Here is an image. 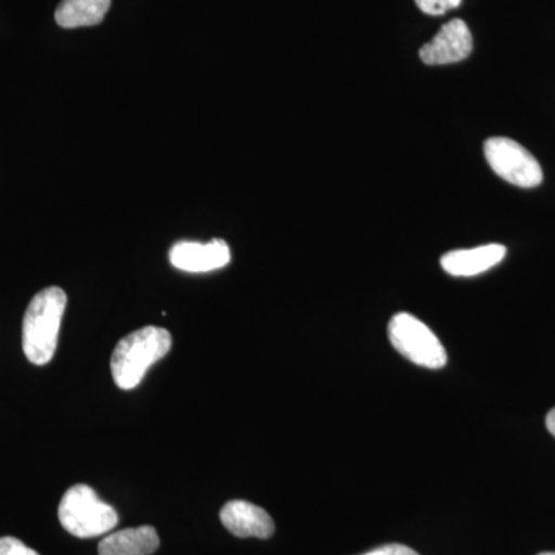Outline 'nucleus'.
<instances>
[{"instance_id": "obj_1", "label": "nucleus", "mask_w": 555, "mask_h": 555, "mask_svg": "<svg viewBox=\"0 0 555 555\" xmlns=\"http://www.w3.org/2000/svg\"><path fill=\"white\" fill-rule=\"evenodd\" d=\"M67 295L61 287H47L33 297L22 324L25 357L36 366L50 363L60 338Z\"/></svg>"}, {"instance_id": "obj_2", "label": "nucleus", "mask_w": 555, "mask_h": 555, "mask_svg": "<svg viewBox=\"0 0 555 555\" xmlns=\"http://www.w3.org/2000/svg\"><path fill=\"white\" fill-rule=\"evenodd\" d=\"M171 349L167 328L147 326L120 339L112 356V374L116 386L134 389L153 364L163 360Z\"/></svg>"}, {"instance_id": "obj_3", "label": "nucleus", "mask_w": 555, "mask_h": 555, "mask_svg": "<svg viewBox=\"0 0 555 555\" xmlns=\"http://www.w3.org/2000/svg\"><path fill=\"white\" fill-rule=\"evenodd\" d=\"M60 520L69 534L79 539H93L115 529L119 517L90 486L75 485L62 496Z\"/></svg>"}, {"instance_id": "obj_4", "label": "nucleus", "mask_w": 555, "mask_h": 555, "mask_svg": "<svg viewBox=\"0 0 555 555\" xmlns=\"http://www.w3.org/2000/svg\"><path fill=\"white\" fill-rule=\"evenodd\" d=\"M389 339L401 356L427 369L447 366L448 356L437 335L411 313H397L390 320Z\"/></svg>"}, {"instance_id": "obj_5", "label": "nucleus", "mask_w": 555, "mask_h": 555, "mask_svg": "<svg viewBox=\"0 0 555 555\" xmlns=\"http://www.w3.org/2000/svg\"><path fill=\"white\" fill-rule=\"evenodd\" d=\"M485 156L492 171L517 188L531 189L542 184L543 170L539 160L518 142L509 138H489Z\"/></svg>"}, {"instance_id": "obj_6", "label": "nucleus", "mask_w": 555, "mask_h": 555, "mask_svg": "<svg viewBox=\"0 0 555 555\" xmlns=\"http://www.w3.org/2000/svg\"><path fill=\"white\" fill-rule=\"evenodd\" d=\"M170 262L173 268L189 273H206L225 268L232 259L224 240L179 241L170 248Z\"/></svg>"}, {"instance_id": "obj_7", "label": "nucleus", "mask_w": 555, "mask_h": 555, "mask_svg": "<svg viewBox=\"0 0 555 555\" xmlns=\"http://www.w3.org/2000/svg\"><path fill=\"white\" fill-rule=\"evenodd\" d=\"M474 40L465 21L448 22L436 38L420 50V57L426 65H449L465 61L473 53Z\"/></svg>"}, {"instance_id": "obj_8", "label": "nucleus", "mask_w": 555, "mask_h": 555, "mask_svg": "<svg viewBox=\"0 0 555 555\" xmlns=\"http://www.w3.org/2000/svg\"><path fill=\"white\" fill-rule=\"evenodd\" d=\"M219 517H221L225 529L241 539L257 537V539L264 540L270 539L275 532L272 517L262 507L244 502V500H232V502L225 503Z\"/></svg>"}, {"instance_id": "obj_9", "label": "nucleus", "mask_w": 555, "mask_h": 555, "mask_svg": "<svg viewBox=\"0 0 555 555\" xmlns=\"http://www.w3.org/2000/svg\"><path fill=\"white\" fill-rule=\"evenodd\" d=\"M506 257V247L502 244H486L466 250H454L441 257V268L452 276H477L486 270L495 268Z\"/></svg>"}, {"instance_id": "obj_10", "label": "nucleus", "mask_w": 555, "mask_h": 555, "mask_svg": "<svg viewBox=\"0 0 555 555\" xmlns=\"http://www.w3.org/2000/svg\"><path fill=\"white\" fill-rule=\"evenodd\" d=\"M159 535L153 526L122 529L100 543V555H152L159 547Z\"/></svg>"}, {"instance_id": "obj_11", "label": "nucleus", "mask_w": 555, "mask_h": 555, "mask_svg": "<svg viewBox=\"0 0 555 555\" xmlns=\"http://www.w3.org/2000/svg\"><path fill=\"white\" fill-rule=\"evenodd\" d=\"M112 0H62L54 13L57 25L67 30L93 27L104 21Z\"/></svg>"}, {"instance_id": "obj_12", "label": "nucleus", "mask_w": 555, "mask_h": 555, "mask_svg": "<svg viewBox=\"0 0 555 555\" xmlns=\"http://www.w3.org/2000/svg\"><path fill=\"white\" fill-rule=\"evenodd\" d=\"M462 2L463 0H415L416 7L430 16H441L448 11L459 9Z\"/></svg>"}, {"instance_id": "obj_13", "label": "nucleus", "mask_w": 555, "mask_h": 555, "mask_svg": "<svg viewBox=\"0 0 555 555\" xmlns=\"http://www.w3.org/2000/svg\"><path fill=\"white\" fill-rule=\"evenodd\" d=\"M0 555H39L35 550L25 545L14 537H2L0 539Z\"/></svg>"}, {"instance_id": "obj_14", "label": "nucleus", "mask_w": 555, "mask_h": 555, "mask_svg": "<svg viewBox=\"0 0 555 555\" xmlns=\"http://www.w3.org/2000/svg\"><path fill=\"white\" fill-rule=\"evenodd\" d=\"M363 555H420L415 553L414 550L404 545H398V543H392V545L379 546L377 550L371 551V553Z\"/></svg>"}, {"instance_id": "obj_15", "label": "nucleus", "mask_w": 555, "mask_h": 555, "mask_svg": "<svg viewBox=\"0 0 555 555\" xmlns=\"http://www.w3.org/2000/svg\"><path fill=\"white\" fill-rule=\"evenodd\" d=\"M546 427L551 434L555 437V408L546 416Z\"/></svg>"}, {"instance_id": "obj_16", "label": "nucleus", "mask_w": 555, "mask_h": 555, "mask_svg": "<svg viewBox=\"0 0 555 555\" xmlns=\"http://www.w3.org/2000/svg\"><path fill=\"white\" fill-rule=\"evenodd\" d=\"M539 555H555V553H542V554H539Z\"/></svg>"}]
</instances>
